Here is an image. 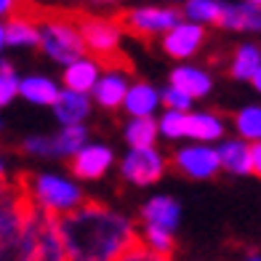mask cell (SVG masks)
<instances>
[{
    "mask_svg": "<svg viewBox=\"0 0 261 261\" xmlns=\"http://www.w3.org/2000/svg\"><path fill=\"white\" fill-rule=\"evenodd\" d=\"M67 261H117L139 245V229L125 213L86 200L67 216L56 219Z\"/></svg>",
    "mask_w": 261,
    "mask_h": 261,
    "instance_id": "1",
    "label": "cell"
},
{
    "mask_svg": "<svg viewBox=\"0 0 261 261\" xmlns=\"http://www.w3.org/2000/svg\"><path fill=\"white\" fill-rule=\"evenodd\" d=\"M38 21L40 32V48L48 54L59 64H72L75 59L86 56L80 30H77V16L75 14H59V11H38L32 14Z\"/></svg>",
    "mask_w": 261,
    "mask_h": 261,
    "instance_id": "2",
    "label": "cell"
},
{
    "mask_svg": "<svg viewBox=\"0 0 261 261\" xmlns=\"http://www.w3.org/2000/svg\"><path fill=\"white\" fill-rule=\"evenodd\" d=\"M21 184H24V192L30 197L32 208L48 213L54 219L67 216V213H72L75 208L86 203L80 184L62 173H38L30 181H21Z\"/></svg>",
    "mask_w": 261,
    "mask_h": 261,
    "instance_id": "3",
    "label": "cell"
},
{
    "mask_svg": "<svg viewBox=\"0 0 261 261\" xmlns=\"http://www.w3.org/2000/svg\"><path fill=\"white\" fill-rule=\"evenodd\" d=\"M165 173V155L158 147H136L128 149L120 160V176L123 181L134 187H152L163 179Z\"/></svg>",
    "mask_w": 261,
    "mask_h": 261,
    "instance_id": "4",
    "label": "cell"
},
{
    "mask_svg": "<svg viewBox=\"0 0 261 261\" xmlns=\"http://www.w3.org/2000/svg\"><path fill=\"white\" fill-rule=\"evenodd\" d=\"M77 30L86 51H91L96 56V62H107V59L117 56V48H120V24L112 19H99V16H77Z\"/></svg>",
    "mask_w": 261,
    "mask_h": 261,
    "instance_id": "5",
    "label": "cell"
},
{
    "mask_svg": "<svg viewBox=\"0 0 261 261\" xmlns=\"http://www.w3.org/2000/svg\"><path fill=\"white\" fill-rule=\"evenodd\" d=\"M181 21V14L176 8H158V6H144L134 8L117 19L120 30H128L130 35L139 38H152V35H165L171 27Z\"/></svg>",
    "mask_w": 261,
    "mask_h": 261,
    "instance_id": "6",
    "label": "cell"
},
{
    "mask_svg": "<svg viewBox=\"0 0 261 261\" xmlns=\"http://www.w3.org/2000/svg\"><path fill=\"white\" fill-rule=\"evenodd\" d=\"M32 203L24 192V184L21 181H14L8 184L3 200H0V243L6 240H14L24 232L27 221L32 216Z\"/></svg>",
    "mask_w": 261,
    "mask_h": 261,
    "instance_id": "7",
    "label": "cell"
},
{
    "mask_svg": "<svg viewBox=\"0 0 261 261\" xmlns=\"http://www.w3.org/2000/svg\"><path fill=\"white\" fill-rule=\"evenodd\" d=\"M219 168L237 176H258L261 173V144H248L243 139H221L216 147Z\"/></svg>",
    "mask_w": 261,
    "mask_h": 261,
    "instance_id": "8",
    "label": "cell"
},
{
    "mask_svg": "<svg viewBox=\"0 0 261 261\" xmlns=\"http://www.w3.org/2000/svg\"><path fill=\"white\" fill-rule=\"evenodd\" d=\"M27 261H67L62 237L56 229V219L35 208L32 213V237Z\"/></svg>",
    "mask_w": 261,
    "mask_h": 261,
    "instance_id": "9",
    "label": "cell"
},
{
    "mask_svg": "<svg viewBox=\"0 0 261 261\" xmlns=\"http://www.w3.org/2000/svg\"><path fill=\"white\" fill-rule=\"evenodd\" d=\"M173 165L179 168L184 176L189 179H197V181H205L213 179L221 168H219V158H216V147L211 144H187L181 149H176L173 155Z\"/></svg>",
    "mask_w": 261,
    "mask_h": 261,
    "instance_id": "10",
    "label": "cell"
},
{
    "mask_svg": "<svg viewBox=\"0 0 261 261\" xmlns=\"http://www.w3.org/2000/svg\"><path fill=\"white\" fill-rule=\"evenodd\" d=\"M115 152L110 144H88L80 147L72 155V173L83 181H96L112 168Z\"/></svg>",
    "mask_w": 261,
    "mask_h": 261,
    "instance_id": "11",
    "label": "cell"
},
{
    "mask_svg": "<svg viewBox=\"0 0 261 261\" xmlns=\"http://www.w3.org/2000/svg\"><path fill=\"white\" fill-rule=\"evenodd\" d=\"M205 43V27L192 24V21H179L163 35V48L171 59H189L200 51Z\"/></svg>",
    "mask_w": 261,
    "mask_h": 261,
    "instance_id": "12",
    "label": "cell"
},
{
    "mask_svg": "<svg viewBox=\"0 0 261 261\" xmlns=\"http://www.w3.org/2000/svg\"><path fill=\"white\" fill-rule=\"evenodd\" d=\"M141 224L176 234V229H179V224H181V205H179V200L171 197V195L149 197L147 203L141 205Z\"/></svg>",
    "mask_w": 261,
    "mask_h": 261,
    "instance_id": "13",
    "label": "cell"
},
{
    "mask_svg": "<svg viewBox=\"0 0 261 261\" xmlns=\"http://www.w3.org/2000/svg\"><path fill=\"white\" fill-rule=\"evenodd\" d=\"M227 136V123L216 112H187L184 117V139L195 144H213Z\"/></svg>",
    "mask_w": 261,
    "mask_h": 261,
    "instance_id": "14",
    "label": "cell"
},
{
    "mask_svg": "<svg viewBox=\"0 0 261 261\" xmlns=\"http://www.w3.org/2000/svg\"><path fill=\"white\" fill-rule=\"evenodd\" d=\"M128 86L130 83H128L123 69L110 67L107 72L99 75L96 86H93V91H91V96H93V101H96L99 107H104V110H117V107L123 104V99H125Z\"/></svg>",
    "mask_w": 261,
    "mask_h": 261,
    "instance_id": "15",
    "label": "cell"
},
{
    "mask_svg": "<svg viewBox=\"0 0 261 261\" xmlns=\"http://www.w3.org/2000/svg\"><path fill=\"white\" fill-rule=\"evenodd\" d=\"M54 115L62 125H83L86 117L91 115V96L62 88L54 101Z\"/></svg>",
    "mask_w": 261,
    "mask_h": 261,
    "instance_id": "16",
    "label": "cell"
},
{
    "mask_svg": "<svg viewBox=\"0 0 261 261\" xmlns=\"http://www.w3.org/2000/svg\"><path fill=\"white\" fill-rule=\"evenodd\" d=\"M120 107L130 117H155L160 110V91L149 83H130Z\"/></svg>",
    "mask_w": 261,
    "mask_h": 261,
    "instance_id": "17",
    "label": "cell"
},
{
    "mask_svg": "<svg viewBox=\"0 0 261 261\" xmlns=\"http://www.w3.org/2000/svg\"><path fill=\"white\" fill-rule=\"evenodd\" d=\"M168 86L176 88V91H181L184 96H189L195 101V99L208 96L211 88H213V80H211V75L205 72V69L181 64V67H176L171 72V83H168Z\"/></svg>",
    "mask_w": 261,
    "mask_h": 261,
    "instance_id": "18",
    "label": "cell"
},
{
    "mask_svg": "<svg viewBox=\"0 0 261 261\" xmlns=\"http://www.w3.org/2000/svg\"><path fill=\"white\" fill-rule=\"evenodd\" d=\"M99 75H101V67H99L96 59L93 56H80V59H75L72 64L64 67V88L67 91H77V93H88L91 96V91H93V86H96Z\"/></svg>",
    "mask_w": 261,
    "mask_h": 261,
    "instance_id": "19",
    "label": "cell"
},
{
    "mask_svg": "<svg viewBox=\"0 0 261 261\" xmlns=\"http://www.w3.org/2000/svg\"><path fill=\"white\" fill-rule=\"evenodd\" d=\"M229 75L237 80H248L256 91L261 88V51H258V45L245 43L234 51Z\"/></svg>",
    "mask_w": 261,
    "mask_h": 261,
    "instance_id": "20",
    "label": "cell"
},
{
    "mask_svg": "<svg viewBox=\"0 0 261 261\" xmlns=\"http://www.w3.org/2000/svg\"><path fill=\"white\" fill-rule=\"evenodd\" d=\"M6 32V45H24V48H32V45H40V32H38V21L32 19L30 11H21V14H11L8 24H3Z\"/></svg>",
    "mask_w": 261,
    "mask_h": 261,
    "instance_id": "21",
    "label": "cell"
},
{
    "mask_svg": "<svg viewBox=\"0 0 261 261\" xmlns=\"http://www.w3.org/2000/svg\"><path fill=\"white\" fill-rule=\"evenodd\" d=\"M88 144V128L83 125H62V130L48 136V152L51 158H72L80 147Z\"/></svg>",
    "mask_w": 261,
    "mask_h": 261,
    "instance_id": "22",
    "label": "cell"
},
{
    "mask_svg": "<svg viewBox=\"0 0 261 261\" xmlns=\"http://www.w3.org/2000/svg\"><path fill=\"white\" fill-rule=\"evenodd\" d=\"M219 27L234 30V32H256L261 27V14L256 6H248V3H237V6L224 3Z\"/></svg>",
    "mask_w": 261,
    "mask_h": 261,
    "instance_id": "23",
    "label": "cell"
},
{
    "mask_svg": "<svg viewBox=\"0 0 261 261\" xmlns=\"http://www.w3.org/2000/svg\"><path fill=\"white\" fill-rule=\"evenodd\" d=\"M59 88L51 77H43V75H30V77H19V96L27 99L30 104H38V107H54L56 96H59Z\"/></svg>",
    "mask_w": 261,
    "mask_h": 261,
    "instance_id": "24",
    "label": "cell"
},
{
    "mask_svg": "<svg viewBox=\"0 0 261 261\" xmlns=\"http://www.w3.org/2000/svg\"><path fill=\"white\" fill-rule=\"evenodd\" d=\"M139 245H144L147 251L155 253V256L173 258V253H176V234L173 232H165V229H158V227H147V224H141V229H139Z\"/></svg>",
    "mask_w": 261,
    "mask_h": 261,
    "instance_id": "25",
    "label": "cell"
},
{
    "mask_svg": "<svg viewBox=\"0 0 261 261\" xmlns=\"http://www.w3.org/2000/svg\"><path fill=\"white\" fill-rule=\"evenodd\" d=\"M125 141H128L130 149L155 147V141H158V120L155 117H130V123H125Z\"/></svg>",
    "mask_w": 261,
    "mask_h": 261,
    "instance_id": "26",
    "label": "cell"
},
{
    "mask_svg": "<svg viewBox=\"0 0 261 261\" xmlns=\"http://www.w3.org/2000/svg\"><path fill=\"white\" fill-rule=\"evenodd\" d=\"M221 8H224V3H219V0H187L184 16L192 21V24H200V27L219 24Z\"/></svg>",
    "mask_w": 261,
    "mask_h": 261,
    "instance_id": "27",
    "label": "cell"
},
{
    "mask_svg": "<svg viewBox=\"0 0 261 261\" xmlns=\"http://www.w3.org/2000/svg\"><path fill=\"white\" fill-rule=\"evenodd\" d=\"M234 128H237V134H240V139L248 141V144L258 141L261 139V107H256V104L243 107L234 117Z\"/></svg>",
    "mask_w": 261,
    "mask_h": 261,
    "instance_id": "28",
    "label": "cell"
},
{
    "mask_svg": "<svg viewBox=\"0 0 261 261\" xmlns=\"http://www.w3.org/2000/svg\"><path fill=\"white\" fill-rule=\"evenodd\" d=\"M19 96V75L6 59H0V110Z\"/></svg>",
    "mask_w": 261,
    "mask_h": 261,
    "instance_id": "29",
    "label": "cell"
},
{
    "mask_svg": "<svg viewBox=\"0 0 261 261\" xmlns=\"http://www.w3.org/2000/svg\"><path fill=\"white\" fill-rule=\"evenodd\" d=\"M184 112H171L165 110L158 120V136L168 139V141H176V139H184Z\"/></svg>",
    "mask_w": 261,
    "mask_h": 261,
    "instance_id": "30",
    "label": "cell"
},
{
    "mask_svg": "<svg viewBox=\"0 0 261 261\" xmlns=\"http://www.w3.org/2000/svg\"><path fill=\"white\" fill-rule=\"evenodd\" d=\"M160 107H165V110H171V112H184L187 115V112H192V99L168 86L165 91H160Z\"/></svg>",
    "mask_w": 261,
    "mask_h": 261,
    "instance_id": "31",
    "label": "cell"
},
{
    "mask_svg": "<svg viewBox=\"0 0 261 261\" xmlns=\"http://www.w3.org/2000/svg\"><path fill=\"white\" fill-rule=\"evenodd\" d=\"M24 152L32 155V158H51L48 136H30V139H24Z\"/></svg>",
    "mask_w": 261,
    "mask_h": 261,
    "instance_id": "32",
    "label": "cell"
},
{
    "mask_svg": "<svg viewBox=\"0 0 261 261\" xmlns=\"http://www.w3.org/2000/svg\"><path fill=\"white\" fill-rule=\"evenodd\" d=\"M117 261H173V258H163V256H155V253H149L144 245H134L130 251H125Z\"/></svg>",
    "mask_w": 261,
    "mask_h": 261,
    "instance_id": "33",
    "label": "cell"
},
{
    "mask_svg": "<svg viewBox=\"0 0 261 261\" xmlns=\"http://www.w3.org/2000/svg\"><path fill=\"white\" fill-rule=\"evenodd\" d=\"M16 11V0H0V16H11Z\"/></svg>",
    "mask_w": 261,
    "mask_h": 261,
    "instance_id": "34",
    "label": "cell"
},
{
    "mask_svg": "<svg viewBox=\"0 0 261 261\" xmlns=\"http://www.w3.org/2000/svg\"><path fill=\"white\" fill-rule=\"evenodd\" d=\"M245 261H261L258 251H248V253H245Z\"/></svg>",
    "mask_w": 261,
    "mask_h": 261,
    "instance_id": "35",
    "label": "cell"
},
{
    "mask_svg": "<svg viewBox=\"0 0 261 261\" xmlns=\"http://www.w3.org/2000/svg\"><path fill=\"white\" fill-rule=\"evenodd\" d=\"M0 181H6V160L0 158Z\"/></svg>",
    "mask_w": 261,
    "mask_h": 261,
    "instance_id": "36",
    "label": "cell"
},
{
    "mask_svg": "<svg viewBox=\"0 0 261 261\" xmlns=\"http://www.w3.org/2000/svg\"><path fill=\"white\" fill-rule=\"evenodd\" d=\"M6 48V32H3V24H0V51Z\"/></svg>",
    "mask_w": 261,
    "mask_h": 261,
    "instance_id": "37",
    "label": "cell"
},
{
    "mask_svg": "<svg viewBox=\"0 0 261 261\" xmlns=\"http://www.w3.org/2000/svg\"><path fill=\"white\" fill-rule=\"evenodd\" d=\"M6 189H8V181H0V200H3V195H6Z\"/></svg>",
    "mask_w": 261,
    "mask_h": 261,
    "instance_id": "38",
    "label": "cell"
},
{
    "mask_svg": "<svg viewBox=\"0 0 261 261\" xmlns=\"http://www.w3.org/2000/svg\"><path fill=\"white\" fill-rule=\"evenodd\" d=\"M245 3H248V6H256V8H258V3H261V0H245Z\"/></svg>",
    "mask_w": 261,
    "mask_h": 261,
    "instance_id": "39",
    "label": "cell"
},
{
    "mask_svg": "<svg viewBox=\"0 0 261 261\" xmlns=\"http://www.w3.org/2000/svg\"><path fill=\"white\" fill-rule=\"evenodd\" d=\"M0 130H3V120H0Z\"/></svg>",
    "mask_w": 261,
    "mask_h": 261,
    "instance_id": "40",
    "label": "cell"
}]
</instances>
